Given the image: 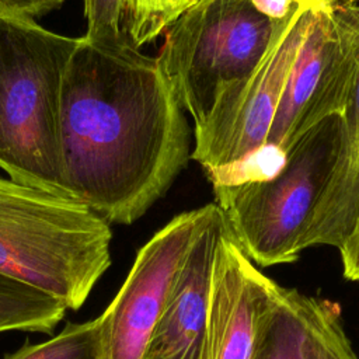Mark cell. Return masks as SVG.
I'll return each mask as SVG.
<instances>
[{"label": "cell", "mask_w": 359, "mask_h": 359, "mask_svg": "<svg viewBox=\"0 0 359 359\" xmlns=\"http://www.w3.org/2000/svg\"><path fill=\"white\" fill-rule=\"evenodd\" d=\"M66 311L67 307L56 297L0 275V332L52 334Z\"/></svg>", "instance_id": "13"}, {"label": "cell", "mask_w": 359, "mask_h": 359, "mask_svg": "<svg viewBox=\"0 0 359 359\" xmlns=\"http://www.w3.org/2000/svg\"><path fill=\"white\" fill-rule=\"evenodd\" d=\"M324 0H296L261 63L227 87L195 129L198 161L212 184L229 182L264 149L287 76Z\"/></svg>", "instance_id": "6"}, {"label": "cell", "mask_w": 359, "mask_h": 359, "mask_svg": "<svg viewBox=\"0 0 359 359\" xmlns=\"http://www.w3.org/2000/svg\"><path fill=\"white\" fill-rule=\"evenodd\" d=\"M210 203L184 212L136 254L119 292L97 317L100 359H142Z\"/></svg>", "instance_id": "8"}, {"label": "cell", "mask_w": 359, "mask_h": 359, "mask_svg": "<svg viewBox=\"0 0 359 359\" xmlns=\"http://www.w3.org/2000/svg\"><path fill=\"white\" fill-rule=\"evenodd\" d=\"M255 8L273 21H282L292 10L296 0H251Z\"/></svg>", "instance_id": "19"}, {"label": "cell", "mask_w": 359, "mask_h": 359, "mask_svg": "<svg viewBox=\"0 0 359 359\" xmlns=\"http://www.w3.org/2000/svg\"><path fill=\"white\" fill-rule=\"evenodd\" d=\"M65 0H0V14L32 18L59 8Z\"/></svg>", "instance_id": "17"}, {"label": "cell", "mask_w": 359, "mask_h": 359, "mask_svg": "<svg viewBox=\"0 0 359 359\" xmlns=\"http://www.w3.org/2000/svg\"><path fill=\"white\" fill-rule=\"evenodd\" d=\"M339 255L345 278L349 280H359V223L346 245L339 251Z\"/></svg>", "instance_id": "18"}, {"label": "cell", "mask_w": 359, "mask_h": 359, "mask_svg": "<svg viewBox=\"0 0 359 359\" xmlns=\"http://www.w3.org/2000/svg\"><path fill=\"white\" fill-rule=\"evenodd\" d=\"M280 21L251 0H196L167 29L157 57L182 111L201 126L220 94L261 63Z\"/></svg>", "instance_id": "5"}, {"label": "cell", "mask_w": 359, "mask_h": 359, "mask_svg": "<svg viewBox=\"0 0 359 359\" xmlns=\"http://www.w3.org/2000/svg\"><path fill=\"white\" fill-rule=\"evenodd\" d=\"M79 41L0 14V170L62 198V91Z\"/></svg>", "instance_id": "2"}, {"label": "cell", "mask_w": 359, "mask_h": 359, "mask_svg": "<svg viewBox=\"0 0 359 359\" xmlns=\"http://www.w3.org/2000/svg\"><path fill=\"white\" fill-rule=\"evenodd\" d=\"M275 285L252 265L229 230L212 269L206 359H252L258 321Z\"/></svg>", "instance_id": "10"}, {"label": "cell", "mask_w": 359, "mask_h": 359, "mask_svg": "<svg viewBox=\"0 0 359 359\" xmlns=\"http://www.w3.org/2000/svg\"><path fill=\"white\" fill-rule=\"evenodd\" d=\"M342 143L331 180L317 205L306 247L341 251L359 223V72L342 111Z\"/></svg>", "instance_id": "12"}, {"label": "cell", "mask_w": 359, "mask_h": 359, "mask_svg": "<svg viewBox=\"0 0 359 359\" xmlns=\"http://www.w3.org/2000/svg\"><path fill=\"white\" fill-rule=\"evenodd\" d=\"M87 21L86 41L100 46H114L128 41L123 27L122 0H83Z\"/></svg>", "instance_id": "16"}, {"label": "cell", "mask_w": 359, "mask_h": 359, "mask_svg": "<svg viewBox=\"0 0 359 359\" xmlns=\"http://www.w3.org/2000/svg\"><path fill=\"white\" fill-rule=\"evenodd\" d=\"M341 143L342 115L332 114L287 149L273 174L213 184L215 203L251 261L261 266L287 264L307 248V234L338 161Z\"/></svg>", "instance_id": "4"}, {"label": "cell", "mask_w": 359, "mask_h": 359, "mask_svg": "<svg viewBox=\"0 0 359 359\" xmlns=\"http://www.w3.org/2000/svg\"><path fill=\"white\" fill-rule=\"evenodd\" d=\"M111 241L84 205L0 177V275L79 310L111 265Z\"/></svg>", "instance_id": "3"}, {"label": "cell", "mask_w": 359, "mask_h": 359, "mask_svg": "<svg viewBox=\"0 0 359 359\" xmlns=\"http://www.w3.org/2000/svg\"><path fill=\"white\" fill-rule=\"evenodd\" d=\"M4 359H100L98 321L69 323L49 341L27 344Z\"/></svg>", "instance_id": "15"}, {"label": "cell", "mask_w": 359, "mask_h": 359, "mask_svg": "<svg viewBox=\"0 0 359 359\" xmlns=\"http://www.w3.org/2000/svg\"><path fill=\"white\" fill-rule=\"evenodd\" d=\"M62 187L107 223L130 224L187 165L189 129L157 57L80 36L62 91Z\"/></svg>", "instance_id": "1"}, {"label": "cell", "mask_w": 359, "mask_h": 359, "mask_svg": "<svg viewBox=\"0 0 359 359\" xmlns=\"http://www.w3.org/2000/svg\"><path fill=\"white\" fill-rule=\"evenodd\" d=\"M227 231L223 212L210 203L142 359H206L212 269Z\"/></svg>", "instance_id": "9"}, {"label": "cell", "mask_w": 359, "mask_h": 359, "mask_svg": "<svg viewBox=\"0 0 359 359\" xmlns=\"http://www.w3.org/2000/svg\"><path fill=\"white\" fill-rule=\"evenodd\" d=\"M196 0H122L125 32L135 48L154 41Z\"/></svg>", "instance_id": "14"}, {"label": "cell", "mask_w": 359, "mask_h": 359, "mask_svg": "<svg viewBox=\"0 0 359 359\" xmlns=\"http://www.w3.org/2000/svg\"><path fill=\"white\" fill-rule=\"evenodd\" d=\"M252 359H358L339 307L296 289L275 285L262 311Z\"/></svg>", "instance_id": "11"}, {"label": "cell", "mask_w": 359, "mask_h": 359, "mask_svg": "<svg viewBox=\"0 0 359 359\" xmlns=\"http://www.w3.org/2000/svg\"><path fill=\"white\" fill-rule=\"evenodd\" d=\"M359 72V4L324 0L287 76L265 149L272 170L321 119L342 114Z\"/></svg>", "instance_id": "7"}]
</instances>
